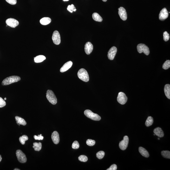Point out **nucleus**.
<instances>
[{"label":"nucleus","instance_id":"19","mask_svg":"<svg viewBox=\"0 0 170 170\" xmlns=\"http://www.w3.org/2000/svg\"><path fill=\"white\" fill-rule=\"evenodd\" d=\"M139 150L140 154L144 157L146 158H148L149 157V153L148 151L143 147H139Z\"/></svg>","mask_w":170,"mask_h":170},{"label":"nucleus","instance_id":"9","mask_svg":"<svg viewBox=\"0 0 170 170\" xmlns=\"http://www.w3.org/2000/svg\"><path fill=\"white\" fill-rule=\"evenodd\" d=\"M52 40L54 44H59L61 43V37L59 33L57 31H55L53 33L52 36Z\"/></svg>","mask_w":170,"mask_h":170},{"label":"nucleus","instance_id":"33","mask_svg":"<svg viewBox=\"0 0 170 170\" xmlns=\"http://www.w3.org/2000/svg\"><path fill=\"white\" fill-rule=\"evenodd\" d=\"M163 37L164 41H168L170 39L169 34L167 32H164L163 34Z\"/></svg>","mask_w":170,"mask_h":170},{"label":"nucleus","instance_id":"41","mask_svg":"<svg viewBox=\"0 0 170 170\" xmlns=\"http://www.w3.org/2000/svg\"><path fill=\"white\" fill-rule=\"evenodd\" d=\"M63 1H68L69 0H63Z\"/></svg>","mask_w":170,"mask_h":170},{"label":"nucleus","instance_id":"35","mask_svg":"<svg viewBox=\"0 0 170 170\" xmlns=\"http://www.w3.org/2000/svg\"><path fill=\"white\" fill-rule=\"evenodd\" d=\"M6 105V103L1 97H0V108L4 107Z\"/></svg>","mask_w":170,"mask_h":170},{"label":"nucleus","instance_id":"22","mask_svg":"<svg viewBox=\"0 0 170 170\" xmlns=\"http://www.w3.org/2000/svg\"><path fill=\"white\" fill-rule=\"evenodd\" d=\"M93 20L97 22H101L102 21V18L97 13H94L92 15Z\"/></svg>","mask_w":170,"mask_h":170},{"label":"nucleus","instance_id":"3","mask_svg":"<svg viewBox=\"0 0 170 170\" xmlns=\"http://www.w3.org/2000/svg\"><path fill=\"white\" fill-rule=\"evenodd\" d=\"M46 97L47 100L52 104L55 105L57 103V99L52 91L48 90L47 91Z\"/></svg>","mask_w":170,"mask_h":170},{"label":"nucleus","instance_id":"8","mask_svg":"<svg viewBox=\"0 0 170 170\" xmlns=\"http://www.w3.org/2000/svg\"><path fill=\"white\" fill-rule=\"evenodd\" d=\"M129 139L127 136H125L123 140L120 141L119 144V147L122 150H125L127 148L128 146Z\"/></svg>","mask_w":170,"mask_h":170},{"label":"nucleus","instance_id":"29","mask_svg":"<svg viewBox=\"0 0 170 170\" xmlns=\"http://www.w3.org/2000/svg\"><path fill=\"white\" fill-rule=\"evenodd\" d=\"M105 155L104 152L103 151H100L96 153V156L98 159H102L104 156Z\"/></svg>","mask_w":170,"mask_h":170},{"label":"nucleus","instance_id":"24","mask_svg":"<svg viewBox=\"0 0 170 170\" xmlns=\"http://www.w3.org/2000/svg\"><path fill=\"white\" fill-rule=\"evenodd\" d=\"M33 148L35 151H40L42 149V145L41 142H35L33 143Z\"/></svg>","mask_w":170,"mask_h":170},{"label":"nucleus","instance_id":"37","mask_svg":"<svg viewBox=\"0 0 170 170\" xmlns=\"http://www.w3.org/2000/svg\"><path fill=\"white\" fill-rule=\"evenodd\" d=\"M5 0L9 4L12 5L16 4L17 3L16 0Z\"/></svg>","mask_w":170,"mask_h":170},{"label":"nucleus","instance_id":"11","mask_svg":"<svg viewBox=\"0 0 170 170\" xmlns=\"http://www.w3.org/2000/svg\"><path fill=\"white\" fill-rule=\"evenodd\" d=\"M7 25L12 28H15L18 25L19 22L17 20L13 18H9L6 21Z\"/></svg>","mask_w":170,"mask_h":170},{"label":"nucleus","instance_id":"14","mask_svg":"<svg viewBox=\"0 0 170 170\" xmlns=\"http://www.w3.org/2000/svg\"><path fill=\"white\" fill-rule=\"evenodd\" d=\"M93 46L91 42H87L85 45V50L87 55H89L92 51Z\"/></svg>","mask_w":170,"mask_h":170},{"label":"nucleus","instance_id":"12","mask_svg":"<svg viewBox=\"0 0 170 170\" xmlns=\"http://www.w3.org/2000/svg\"><path fill=\"white\" fill-rule=\"evenodd\" d=\"M119 14L120 18L123 21H126L127 19V14L126 9L123 7H120L118 9Z\"/></svg>","mask_w":170,"mask_h":170},{"label":"nucleus","instance_id":"16","mask_svg":"<svg viewBox=\"0 0 170 170\" xmlns=\"http://www.w3.org/2000/svg\"><path fill=\"white\" fill-rule=\"evenodd\" d=\"M73 65V62L72 61H70L66 62L63 66L61 67L60 69V72L61 73H63L66 71L70 69Z\"/></svg>","mask_w":170,"mask_h":170},{"label":"nucleus","instance_id":"20","mask_svg":"<svg viewBox=\"0 0 170 170\" xmlns=\"http://www.w3.org/2000/svg\"><path fill=\"white\" fill-rule=\"evenodd\" d=\"M51 21V19L50 18L45 17L41 19L40 22L42 25H46L50 23Z\"/></svg>","mask_w":170,"mask_h":170},{"label":"nucleus","instance_id":"18","mask_svg":"<svg viewBox=\"0 0 170 170\" xmlns=\"http://www.w3.org/2000/svg\"><path fill=\"white\" fill-rule=\"evenodd\" d=\"M15 119H16V123L19 126H20V125L25 126L27 124V123L25 120L20 117L16 116L15 117Z\"/></svg>","mask_w":170,"mask_h":170},{"label":"nucleus","instance_id":"39","mask_svg":"<svg viewBox=\"0 0 170 170\" xmlns=\"http://www.w3.org/2000/svg\"><path fill=\"white\" fill-rule=\"evenodd\" d=\"M2 160V158L1 157V155H0V162L1 161V160Z\"/></svg>","mask_w":170,"mask_h":170},{"label":"nucleus","instance_id":"44","mask_svg":"<svg viewBox=\"0 0 170 170\" xmlns=\"http://www.w3.org/2000/svg\"><path fill=\"white\" fill-rule=\"evenodd\" d=\"M158 139H159V140H160V139H159V138H158Z\"/></svg>","mask_w":170,"mask_h":170},{"label":"nucleus","instance_id":"27","mask_svg":"<svg viewBox=\"0 0 170 170\" xmlns=\"http://www.w3.org/2000/svg\"><path fill=\"white\" fill-rule=\"evenodd\" d=\"M162 155L164 158L170 159V152L168 151H163L161 152Z\"/></svg>","mask_w":170,"mask_h":170},{"label":"nucleus","instance_id":"21","mask_svg":"<svg viewBox=\"0 0 170 170\" xmlns=\"http://www.w3.org/2000/svg\"><path fill=\"white\" fill-rule=\"evenodd\" d=\"M164 91L166 96L168 98L170 99V85L167 84L165 85L164 88Z\"/></svg>","mask_w":170,"mask_h":170},{"label":"nucleus","instance_id":"17","mask_svg":"<svg viewBox=\"0 0 170 170\" xmlns=\"http://www.w3.org/2000/svg\"><path fill=\"white\" fill-rule=\"evenodd\" d=\"M153 132L154 134L159 137H164V134L163 131L160 127H157L154 130Z\"/></svg>","mask_w":170,"mask_h":170},{"label":"nucleus","instance_id":"15","mask_svg":"<svg viewBox=\"0 0 170 170\" xmlns=\"http://www.w3.org/2000/svg\"><path fill=\"white\" fill-rule=\"evenodd\" d=\"M51 138L54 144H58L60 141L59 135L58 132H57L56 131H54L52 133Z\"/></svg>","mask_w":170,"mask_h":170},{"label":"nucleus","instance_id":"30","mask_svg":"<svg viewBox=\"0 0 170 170\" xmlns=\"http://www.w3.org/2000/svg\"><path fill=\"white\" fill-rule=\"evenodd\" d=\"M67 9L68 11L72 13H73V11H75L76 10L75 7L73 4H72L71 5H68Z\"/></svg>","mask_w":170,"mask_h":170},{"label":"nucleus","instance_id":"25","mask_svg":"<svg viewBox=\"0 0 170 170\" xmlns=\"http://www.w3.org/2000/svg\"><path fill=\"white\" fill-rule=\"evenodd\" d=\"M153 117L151 116L148 117L145 123V125L147 127H149L153 125Z\"/></svg>","mask_w":170,"mask_h":170},{"label":"nucleus","instance_id":"6","mask_svg":"<svg viewBox=\"0 0 170 170\" xmlns=\"http://www.w3.org/2000/svg\"><path fill=\"white\" fill-rule=\"evenodd\" d=\"M16 154L19 162L22 163H24L26 162L27 159L25 155L21 150H17Z\"/></svg>","mask_w":170,"mask_h":170},{"label":"nucleus","instance_id":"36","mask_svg":"<svg viewBox=\"0 0 170 170\" xmlns=\"http://www.w3.org/2000/svg\"><path fill=\"white\" fill-rule=\"evenodd\" d=\"M34 138L35 140H42L43 139V137L42 136V134H41L38 136L34 135Z\"/></svg>","mask_w":170,"mask_h":170},{"label":"nucleus","instance_id":"5","mask_svg":"<svg viewBox=\"0 0 170 170\" xmlns=\"http://www.w3.org/2000/svg\"><path fill=\"white\" fill-rule=\"evenodd\" d=\"M137 50L140 53H144L145 55H148L150 53L149 48L146 45L140 43L137 46Z\"/></svg>","mask_w":170,"mask_h":170},{"label":"nucleus","instance_id":"2","mask_svg":"<svg viewBox=\"0 0 170 170\" xmlns=\"http://www.w3.org/2000/svg\"><path fill=\"white\" fill-rule=\"evenodd\" d=\"M79 79L85 82H88L89 80V76L87 71L84 68H81L78 73Z\"/></svg>","mask_w":170,"mask_h":170},{"label":"nucleus","instance_id":"7","mask_svg":"<svg viewBox=\"0 0 170 170\" xmlns=\"http://www.w3.org/2000/svg\"><path fill=\"white\" fill-rule=\"evenodd\" d=\"M117 99L119 103L121 105H124L127 102L128 98L125 93L120 92L118 94Z\"/></svg>","mask_w":170,"mask_h":170},{"label":"nucleus","instance_id":"31","mask_svg":"<svg viewBox=\"0 0 170 170\" xmlns=\"http://www.w3.org/2000/svg\"><path fill=\"white\" fill-rule=\"evenodd\" d=\"M79 160L80 161L82 162H86L88 161V158L86 156L84 155H80L79 157L78 158Z\"/></svg>","mask_w":170,"mask_h":170},{"label":"nucleus","instance_id":"43","mask_svg":"<svg viewBox=\"0 0 170 170\" xmlns=\"http://www.w3.org/2000/svg\"><path fill=\"white\" fill-rule=\"evenodd\" d=\"M6 100V98H4V100Z\"/></svg>","mask_w":170,"mask_h":170},{"label":"nucleus","instance_id":"34","mask_svg":"<svg viewBox=\"0 0 170 170\" xmlns=\"http://www.w3.org/2000/svg\"><path fill=\"white\" fill-rule=\"evenodd\" d=\"M79 147H80V145H79L78 142L75 141L73 143L72 145V147L73 149H77L79 148Z\"/></svg>","mask_w":170,"mask_h":170},{"label":"nucleus","instance_id":"10","mask_svg":"<svg viewBox=\"0 0 170 170\" xmlns=\"http://www.w3.org/2000/svg\"><path fill=\"white\" fill-rule=\"evenodd\" d=\"M117 51V49L116 47L113 46L109 50L108 52V56L109 59L113 60L114 59V57Z\"/></svg>","mask_w":170,"mask_h":170},{"label":"nucleus","instance_id":"28","mask_svg":"<svg viewBox=\"0 0 170 170\" xmlns=\"http://www.w3.org/2000/svg\"><path fill=\"white\" fill-rule=\"evenodd\" d=\"M170 67V60H168L165 61L163 65L162 68L164 69L167 70Z\"/></svg>","mask_w":170,"mask_h":170},{"label":"nucleus","instance_id":"4","mask_svg":"<svg viewBox=\"0 0 170 170\" xmlns=\"http://www.w3.org/2000/svg\"><path fill=\"white\" fill-rule=\"evenodd\" d=\"M84 114L86 116L91 120L95 121H99L101 117L98 114L93 113L89 110H86L84 112Z\"/></svg>","mask_w":170,"mask_h":170},{"label":"nucleus","instance_id":"32","mask_svg":"<svg viewBox=\"0 0 170 170\" xmlns=\"http://www.w3.org/2000/svg\"><path fill=\"white\" fill-rule=\"evenodd\" d=\"M87 144L88 146H92L95 145V140H91V139H88L86 141Z\"/></svg>","mask_w":170,"mask_h":170},{"label":"nucleus","instance_id":"40","mask_svg":"<svg viewBox=\"0 0 170 170\" xmlns=\"http://www.w3.org/2000/svg\"><path fill=\"white\" fill-rule=\"evenodd\" d=\"M14 170H20L19 169H17V168H16L15 169H14Z\"/></svg>","mask_w":170,"mask_h":170},{"label":"nucleus","instance_id":"13","mask_svg":"<svg viewBox=\"0 0 170 170\" xmlns=\"http://www.w3.org/2000/svg\"><path fill=\"white\" fill-rule=\"evenodd\" d=\"M169 13L166 8H164L160 11L159 14V19L161 21H164L168 17Z\"/></svg>","mask_w":170,"mask_h":170},{"label":"nucleus","instance_id":"38","mask_svg":"<svg viewBox=\"0 0 170 170\" xmlns=\"http://www.w3.org/2000/svg\"><path fill=\"white\" fill-rule=\"evenodd\" d=\"M117 166L115 164H113L109 168L107 169V170H116L117 169Z\"/></svg>","mask_w":170,"mask_h":170},{"label":"nucleus","instance_id":"23","mask_svg":"<svg viewBox=\"0 0 170 170\" xmlns=\"http://www.w3.org/2000/svg\"><path fill=\"white\" fill-rule=\"evenodd\" d=\"M45 59V56L43 55H40L34 58V61L36 63H40L44 61Z\"/></svg>","mask_w":170,"mask_h":170},{"label":"nucleus","instance_id":"26","mask_svg":"<svg viewBox=\"0 0 170 170\" xmlns=\"http://www.w3.org/2000/svg\"><path fill=\"white\" fill-rule=\"evenodd\" d=\"M28 137L26 135H22V136L20 137L19 138L20 142L22 145H24L25 144V141L28 140Z\"/></svg>","mask_w":170,"mask_h":170},{"label":"nucleus","instance_id":"1","mask_svg":"<svg viewBox=\"0 0 170 170\" xmlns=\"http://www.w3.org/2000/svg\"><path fill=\"white\" fill-rule=\"evenodd\" d=\"M21 80L20 77L13 76L9 77L4 79L2 81V85H7L14 83L18 82Z\"/></svg>","mask_w":170,"mask_h":170},{"label":"nucleus","instance_id":"42","mask_svg":"<svg viewBox=\"0 0 170 170\" xmlns=\"http://www.w3.org/2000/svg\"><path fill=\"white\" fill-rule=\"evenodd\" d=\"M103 1V2H106L107 1V0H102Z\"/></svg>","mask_w":170,"mask_h":170}]
</instances>
